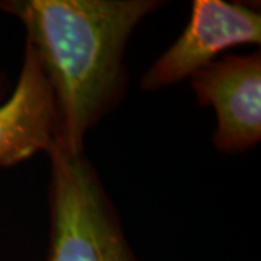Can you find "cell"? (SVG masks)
Masks as SVG:
<instances>
[{"instance_id": "6da1fadb", "label": "cell", "mask_w": 261, "mask_h": 261, "mask_svg": "<svg viewBox=\"0 0 261 261\" xmlns=\"http://www.w3.org/2000/svg\"><path fill=\"white\" fill-rule=\"evenodd\" d=\"M161 6L155 0H9L51 86L57 147L83 152L84 137L121 102L130 34Z\"/></svg>"}, {"instance_id": "7a4b0ae2", "label": "cell", "mask_w": 261, "mask_h": 261, "mask_svg": "<svg viewBox=\"0 0 261 261\" xmlns=\"http://www.w3.org/2000/svg\"><path fill=\"white\" fill-rule=\"evenodd\" d=\"M51 159L47 261H138L115 206L83 152L60 147Z\"/></svg>"}, {"instance_id": "3957f363", "label": "cell", "mask_w": 261, "mask_h": 261, "mask_svg": "<svg viewBox=\"0 0 261 261\" xmlns=\"http://www.w3.org/2000/svg\"><path fill=\"white\" fill-rule=\"evenodd\" d=\"M261 42L260 12L241 3L195 0L183 34L141 80L144 90H157L178 83L229 48Z\"/></svg>"}, {"instance_id": "277c9868", "label": "cell", "mask_w": 261, "mask_h": 261, "mask_svg": "<svg viewBox=\"0 0 261 261\" xmlns=\"http://www.w3.org/2000/svg\"><path fill=\"white\" fill-rule=\"evenodd\" d=\"M197 102L216 112L215 147L243 152L261 140V54L225 56L192 75Z\"/></svg>"}, {"instance_id": "5b68a950", "label": "cell", "mask_w": 261, "mask_h": 261, "mask_svg": "<svg viewBox=\"0 0 261 261\" xmlns=\"http://www.w3.org/2000/svg\"><path fill=\"white\" fill-rule=\"evenodd\" d=\"M56 106L51 86L32 48L25 47L15 90L0 106V166L12 167L56 147Z\"/></svg>"}, {"instance_id": "8992f818", "label": "cell", "mask_w": 261, "mask_h": 261, "mask_svg": "<svg viewBox=\"0 0 261 261\" xmlns=\"http://www.w3.org/2000/svg\"><path fill=\"white\" fill-rule=\"evenodd\" d=\"M5 92H6V83H5V79L0 75V96H3Z\"/></svg>"}]
</instances>
